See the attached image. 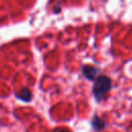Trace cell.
I'll use <instances>...</instances> for the list:
<instances>
[{
  "label": "cell",
  "mask_w": 132,
  "mask_h": 132,
  "mask_svg": "<svg viewBox=\"0 0 132 132\" xmlns=\"http://www.w3.org/2000/svg\"><path fill=\"white\" fill-rule=\"evenodd\" d=\"M111 88V80L108 76L102 75L98 76L95 80V85L93 88V94L97 101H101L103 96L110 90Z\"/></svg>",
  "instance_id": "6da1fadb"
},
{
  "label": "cell",
  "mask_w": 132,
  "mask_h": 132,
  "mask_svg": "<svg viewBox=\"0 0 132 132\" xmlns=\"http://www.w3.org/2000/svg\"><path fill=\"white\" fill-rule=\"evenodd\" d=\"M81 69H82V74L85 75V77H87L90 80L97 78V76L99 74V70L91 65H84Z\"/></svg>",
  "instance_id": "7a4b0ae2"
},
{
  "label": "cell",
  "mask_w": 132,
  "mask_h": 132,
  "mask_svg": "<svg viewBox=\"0 0 132 132\" xmlns=\"http://www.w3.org/2000/svg\"><path fill=\"white\" fill-rule=\"evenodd\" d=\"M92 126L94 128V130L96 131H101L102 129H104L105 127V123L103 120H101L98 116H94L93 120H92Z\"/></svg>",
  "instance_id": "3957f363"
},
{
  "label": "cell",
  "mask_w": 132,
  "mask_h": 132,
  "mask_svg": "<svg viewBox=\"0 0 132 132\" xmlns=\"http://www.w3.org/2000/svg\"><path fill=\"white\" fill-rule=\"evenodd\" d=\"M16 96H18L19 98H21L23 101H26V102L30 101V100H31V98H32L31 91H30L29 89H27V88H23V89L21 90L20 94H18Z\"/></svg>",
  "instance_id": "277c9868"
},
{
  "label": "cell",
  "mask_w": 132,
  "mask_h": 132,
  "mask_svg": "<svg viewBox=\"0 0 132 132\" xmlns=\"http://www.w3.org/2000/svg\"><path fill=\"white\" fill-rule=\"evenodd\" d=\"M57 132H68L67 130H65V129H61V130H58Z\"/></svg>",
  "instance_id": "5b68a950"
}]
</instances>
